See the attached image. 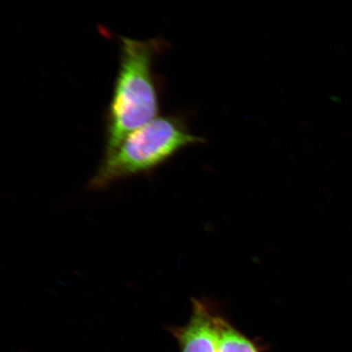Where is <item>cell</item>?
I'll return each mask as SVG.
<instances>
[{
    "mask_svg": "<svg viewBox=\"0 0 352 352\" xmlns=\"http://www.w3.org/2000/svg\"><path fill=\"white\" fill-rule=\"evenodd\" d=\"M204 142V138L191 133L182 116H157L105 154L90 188L100 189L118 180L149 173L183 148Z\"/></svg>",
    "mask_w": 352,
    "mask_h": 352,
    "instance_id": "2",
    "label": "cell"
},
{
    "mask_svg": "<svg viewBox=\"0 0 352 352\" xmlns=\"http://www.w3.org/2000/svg\"><path fill=\"white\" fill-rule=\"evenodd\" d=\"M179 352H263L209 302L192 299V314L182 327L169 328Z\"/></svg>",
    "mask_w": 352,
    "mask_h": 352,
    "instance_id": "3",
    "label": "cell"
},
{
    "mask_svg": "<svg viewBox=\"0 0 352 352\" xmlns=\"http://www.w3.org/2000/svg\"><path fill=\"white\" fill-rule=\"evenodd\" d=\"M120 38L117 77L105 113V154L160 116V89L153 65L164 43L158 39Z\"/></svg>",
    "mask_w": 352,
    "mask_h": 352,
    "instance_id": "1",
    "label": "cell"
}]
</instances>
